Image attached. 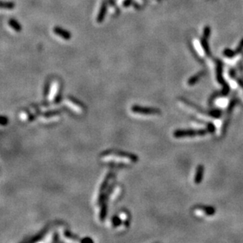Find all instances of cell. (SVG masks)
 Here are the masks:
<instances>
[{"label": "cell", "instance_id": "1", "mask_svg": "<svg viewBox=\"0 0 243 243\" xmlns=\"http://www.w3.org/2000/svg\"><path fill=\"white\" fill-rule=\"evenodd\" d=\"M102 159L105 162L132 164L133 162H136L138 158L134 154H128L124 152L110 151L102 154Z\"/></svg>", "mask_w": 243, "mask_h": 243}, {"label": "cell", "instance_id": "2", "mask_svg": "<svg viewBox=\"0 0 243 243\" xmlns=\"http://www.w3.org/2000/svg\"><path fill=\"white\" fill-rule=\"evenodd\" d=\"M65 103L70 110H72L76 114H81L84 112V106H82L80 103H79L76 100L72 99V98H68L67 99H66Z\"/></svg>", "mask_w": 243, "mask_h": 243}, {"label": "cell", "instance_id": "3", "mask_svg": "<svg viewBox=\"0 0 243 243\" xmlns=\"http://www.w3.org/2000/svg\"><path fill=\"white\" fill-rule=\"evenodd\" d=\"M132 110L135 114H142V115H154L159 114V110L153 108H145L135 106L132 108Z\"/></svg>", "mask_w": 243, "mask_h": 243}, {"label": "cell", "instance_id": "4", "mask_svg": "<svg viewBox=\"0 0 243 243\" xmlns=\"http://www.w3.org/2000/svg\"><path fill=\"white\" fill-rule=\"evenodd\" d=\"M54 32H55V34H58V36H61L62 38L65 39V40H69V39H70V33H69L67 31H66V30H63L62 29V28H54Z\"/></svg>", "mask_w": 243, "mask_h": 243}, {"label": "cell", "instance_id": "5", "mask_svg": "<svg viewBox=\"0 0 243 243\" xmlns=\"http://www.w3.org/2000/svg\"><path fill=\"white\" fill-rule=\"evenodd\" d=\"M58 82H54L52 84V88L50 91V96H49V100L52 101L55 97L56 94H58Z\"/></svg>", "mask_w": 243, "mask_h": 243}, {"label": "cell", "instance_id": "6", "mask_svg": "<svg viewBox=\"0 0 243 243\" xmlns=\"http://www.w3.org/2000/svg\"><path fill=\"white\" fill-rule=\"evenodd\" d=\"M59 117V113L58 112H54V113H48V114H44L43 117V120H54L57 118Z\"/></svg>", "mask_w": 243, "mask_h": 243}, {"label": "cell", "instance_id": "7", "mask_svg": "<svg viewBox=\"0 0 243 243\" xmlns=\"http://www.w3.org/2000/svg\"><path fill=\"white\" fill-rule=\"evenodd\" d=\"M9 24H10V25L11 26V27H12L14 30H16V31H18V32L21 31L20 24H18V23L15 20H13V19L10 20V21H9Z\"/></svg>", "mask_w": 243, "mask_h": 243}, {"label": "cell", "instance_id": "8", "mask_svg": "<svg viewBox=\"0 0 243 243\" xmlns=\"http://www.w3.org/2000/svg\"><path fill=\"white\" fill-rule=\"evenodd\" d=\"M106 212H107V208H106V205L105 203L103 204V206H102V212H101V215H100V219L103 220L105 219L106 216Z\"/></svg>", "mask_w": 243, "mask_h": 243}, {"label": "cell", "instance_id": "9", "mask_svg": "<svg viewBox=\"0 0 243 243\" xmlns=\"http://www.w3.org/2000/svg\"><path fill=\"white\" fill-rule=\"evenodd\" d=\"M202 173H203V168H202V167H199V169L197 170V176H196V180L195 181L197 182V183H198V182H200L201 180V178L202 177Z\"/></svg>", "mask_w": 243, "mask_h": 243}, {"label": "cell", "instance_id": "10", "mask_svg": "<svg viewBox=\"0 0 243 243\" xmlns=\"http://www.w3.org/2000/svg\"><path fill=\"white\" fill-rule=\"evenodd\" d=\"M2 8H6V9H11V8H14V3H12V2H7V3H2Z\"/></svg>", "mask_w": 243, "mask_h": 243}, {"label": "cell", "instance_id": "11", "mask_svg": "<svg viewBox=\"0 0 243 243\" xmlns=\"http://www.w3.org/2000/svg\"><path fill=\"white\" fill-rule=\"evenodd\" d=\"M120 223V219L119 218H117V217H115L114 218V224H115L116 226H117V225H119V223Z\"/></svg>", "mask_w": 243, "mask_h": 243}, {"label": "cell", "instance_id": "12", "mask_svg": "<svg viewBox=\"0 0 243 243\" xmlns=\"http://www.w3.org/2000/svg\"><path fill=\"white\" fill-rule=\"evenodd\" d=\"M6 122H7V119H6V117H2V120H1V124H2V125H4V124H6Z\"/></svg>", "mask_w": 243, "mask_h": 243}, {"label": "cell", "instance_id": "13", "mask_svg": "<svg viewBox=\"0 0 243 243\" xmlns=\"http://www.w3.org/2000/svg\"><path fill=\"white\" fill-rule=\"evenodd\" d=\"M92 241V240H91V239H90V238H85V239H84V240H83V241Z\"/></svg>", "mask_w": 243, "mask_h": 243}]
</instances>
